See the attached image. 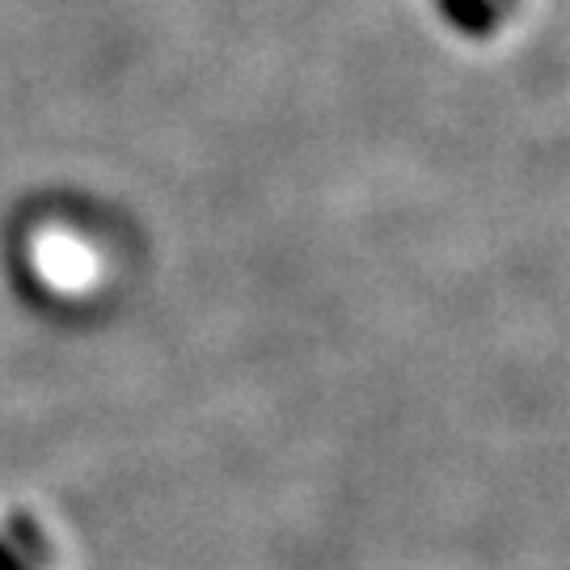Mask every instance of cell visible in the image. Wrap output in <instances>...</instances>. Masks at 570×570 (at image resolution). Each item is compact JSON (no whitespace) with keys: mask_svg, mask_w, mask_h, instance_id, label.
I'll return each instance as SVG.
<instances>
[{"mask_svg":"<svg viewBox=\"0 0 570 570\" xmlns=\"http://www.w3.org/2000/svg\"><path fill=\"white\" fill-rule=\"evenodd\" d=\"M0 570H18V562H13V558H9L4 550H0Z\"/></svg>","mask_w":570,"mask_h":570,"instance_id":"cell-1","label":"cell"}]
</instances>
